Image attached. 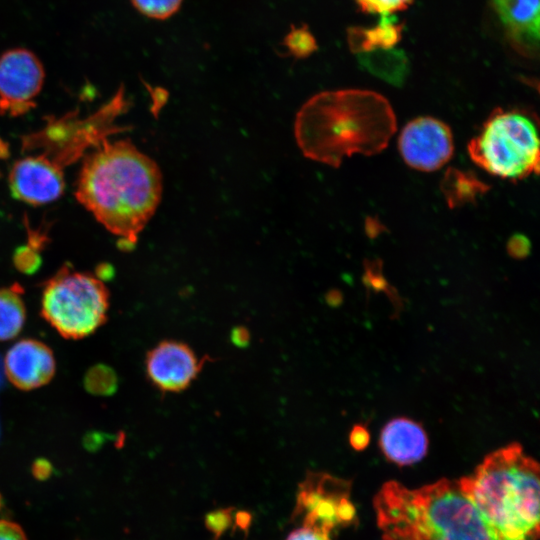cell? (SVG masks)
<instances>
[{"mask_svg": "<svg viewBox=\"0 0 540 540\" xmlns=\"http://www.w3.org/2000/svg\"><path fill=\"white\" fill-rule=\"evenodd\" d=\"M45 72L39 58L24 48L10 49L0 56V112L20 115L32 108Z\"/></svg>", "mask_w": 540, "mask_h": 540, "instance_id": "cell-8", "label": "cell"}, {"mask_svg": "<svg viewBox=\"0 0 540 540\" xmlns=\"http://www.w3.org/2000/svg\"><path fill=\"white\" fill-rule=\"evenodd\" d=\"M25 319L26 310L19 287L0 289V341L16 337Z\"/></svg>", "mask_w": 540, "mask_h": 540, "instance_id": "cell-18", "label": "cell"}, {"mask_svg": "<svg viewBox=\"0 0 540 540\" xmlns=\"http://www.w3.org/2000/svg\"><path fill=\"white\" fill-rule=\"evenodd\" d=\"M373 506L382 540H496L458 480L415 489L389 481Z\"/></svg>", "mask_w": 540, "mask_h": 540, "instance_id": "cell-3", "label": "cell"}, {"mask_svg": "<svg viewBox=\"0 0 540 540\" xmlns=\"http://www.w3.org/2000/svg\"><path fill=\"white\" fill-rule=\"evenodd\" d=\"M511 45L522 55L539 51V0H491Z\"/></svg>", "mask_w": 540, "mask_h": 540, "instance_id": "cell-13", "label": "cell"}, {"mask_svg": "<svg viewBox=\"0 0 540 540\" xmlns=\"http://www.w3.org/2000/svg\"><path fill=\"white\" fill-rule=\"evenodd\" d=\"M9 186L15 199L36 206L58 199L65 183L60 166L41 155L17 161L9 174Z\"/></svg>", "mask_w": 540, "mask_h": 540, "instance_id": "cell-11", "label": "cell"}, {"mask_svg": "<svg viewBox=\"0 0 540 540\" xmlns=\"http://www.w3.org/2000/svg\"><path fill=\"white\" fill-rule=\"evenodd\" d=\"M403 25L392 14H383L373 28L353 27L348 30V43L356 53L389 49L400 41Z\"/></svg>", "mask_w": 540, "mask_h": 540, "instance_id": "cell-15", "label": "cell"}, {"mask_svg": "<svg viewBox=\"0 0 540 540\" xmlns=\"http://www.w3.org/2000/svg\"><path fill=\"white\" fill-rule=\"evenodd\" d=\"M230 340L235 346L244 348L250 342V333L247 328L237 326L232 329L230 333Z\"/></svg>", "mask_w": 540, "mask_h": 540, "instance_id": "cell-30", "label": "cell"}, {"mask_svg": "<svg viewBox=\"0 0 540 540\" xmlns=\"http://www.w3.org/2000/svg\"><path fill=\"white\" fill-rule=\"evenodd\" d=\"M350 444L356 450H362L367 447L370 436L366 428L361 425H356L350 433Z\"/></svg>", "mask_w": 540, "mask_h": 540, "instance_id": "cell-28", "label": "cell"}, {"mask_svg": "<svg viewBox=\"0 0 540 540\" xmlns=\"http://www.w3.org/2000/svg\"><path fill=\"white\" fill-rule=\"evenodd\" d=\"M350 483L323 472H309L299 484L293 520L331 534L356 519Z\"/></svg>", "mask_w": 540, "mask_h": 540, "instance_id": "cell-7", "label": "cell"}, {"mask_svg": "<svg viewBox=\"0 0 540 540\" xmlns=\"http://www.w3.org/2000/svg\"><path fill=\"white\" fill-rule=\"evenodd\" d=\"M379 444L390 461L404 466L414 464L426 455L428 438L418 423L396 418L382 429Z\"/></svg>", "mask_w": 540, "mask_h": 540, "instance_id": "cell-14", "label": "cell"}, {"mask_svg": "<svg viewBox=\"0 0 540 540\" xmlns=\"http://www.w3.org/2000/svg\"><path fill=\"white\" fill-rule=\"evenodd\" d=\"M108 308L106 286L89 273L64 266L44 284L41 315L64 338L93 334L106 322Z\"/></svg>", "mask_w": 540, "mask_h": 540, "instance_id": "cell-6", "label": "cell"}, {"mask_svg": "<svg viewBox=\"0 0 540 540\" xmlns=\"http://www.w3.org/2000/svg\"><path fill=\"white\" fill-rule=\"evenodd\" d=\"M529 249V241L522 235H514L508 242V252L516 258L526 256Z\"/></svg>", "mask_w": 540, "mask_h": 540, "instance_id": "cell-27", "label": "cell"}, {"mask_svg": "<svg viewBox=\"0 0 540 540\" xmlns=\"http://www.w3.org/2000/svg\"><path fill=\"white\" fill-rule=\"evenodd\" d=\"M283 45L297 59L306 58L317 50L316 39L305 24L301 27L292 25L284 37Z\"/></svg>", "mask_w": 540, "mask_h": 540, "instance_id": "cell-20", "label": "cell"}, {"mask_svg": "<svg viewBox=\"0 0 540 540\" xmlns=\"http://www.w3.org/2000/svg\"><path fill=\"white\" fill-rule=\"evenodd\" d=\"M458 482L496 540H537L539 466L518 443L490 453Z\"/></svg>", "mask_w": 540, "mask_h": 540, "instance_id": "cell-4", "label": "cell"}, {"mask_svg": "<svg viewBox=\"0 0 540 540\" xmlns=\"http://www.w3.org/2000/svg\"><path fill=\"white\" fill-rule=\"evenodd\" d=\"M473 162L494 176L523 179L539 171V139L534 121L517 110L493 111L470 140Z\"/></svg>", "mask_w": 540, "mask_h": 540, "instance_id": "cell-5", "label": "cell"}, {"mask_svg": "<svg viewBox=\"0 0 540 540\" xmlns=\"http://www.w3.org/2000/svg\"><path fill=\"white\" fill-rule=\"evenodd\" d=\"M440 186L450 208L472 203L489 190L474 173L456 168L447 169Z\"/></svg>", "mask_w": 540, "mask_h": 540, "instance_id": "cell-16", "label": "cell"}, {"mask_svg": "<svg viewBox=\"0 0 540 540\" xmlns=\"http://www.w3.org/2000/svg\"><path fill=\"white\" fill-rule=\"evenodd\" d=\"M0 540H28V538L18 523L0 519Z\"/></svg>", "mask_w": 540, "mask_h": 540, "instance_id": "cell-25", "label": "cell"}, {"mask_svg": "<svg viewBox=\"0 0 540 540\" xmlns=\"http://www.w3.org/2000/svg\"><path fill=\"white\" fill-rule=\"evenodd\" d=\"M8 380L18 389L39 388L53 378L56 370L52 350L35 339H22L9 348L4 358Z\"/></svg>", "mask_w": 540, "mask_h": 540, "instance_id": "cell-12", "label": "cell"}, {"mask_svg": "<svg viewBox=\"0 0 540 540\" xmlns=\"http://www.w3.org/2000/svg\"><path fill=\"white\" fill-rule=\"evenodd\" d=\"M161 194L157 164L128 139H103L86 156L75 191L99 223L130 244L153 216Z\"/></svg>", "mask_w": 540, "mask_h": 540, "instance_id": "cell-1", "label": "cell"}, {"mask_svg": "<svg viewBox=\"0 0 540 540\" xmlns=\"http://www.w3.org/2000/svg\"><path fill=\"white\" fill-rule=\"evenodd\" d=\"M31 471L34 478L40 481H44L51 476L53 467L48 460L44 458H39L33 462Z\"/></svg>", "mask_w": 540, "mask_h": 540, "instance_id": "cell-29", "label": "cell"}, {"mask_svg": "<svg viewBox=\"0 0 540 540\" xmlns=\"http://www.w3.org/2000/svg\"><path fill=\"white\" fill-rule=\"evenodd\" d=\"M359 8L365 13L393 14L410 6L413 0H355Z\"/></svg>", "mask_w": 540, "mask_h": 540, "instance_id": "cell-22", "label": "cell"}, {"mask_svg": "<svg viewBox=\"0 0 540 540\" xmlns=\"http://www.w3.org/2000/svg\"><path fill=\"white\" fill-rule=\"evenodd\" d=\"M14 263L19 271L32 274L39 268L41 260L34 248L22 247L15 253Z\"/></svg>", "mask_w": 540, "mask_h": 540, "instance_id": "cell-23", "label": "cell"}, {"mask_svg": "<svg viewBox=\"0 0 540 540\" xmlns=\"http://www.w3.org/2000/svg\"><path fill=\"white\" fill-rule=\"evenodd\" d=\"M229 519L228 509L214 511L206 517V525L214 534L220 535L226 529Z\"/></svg>", "mask_w": 540, "mask_h": 540, "instance_id": "cell-26", "label": "cell"}, {"mask_svg": "<svg viewBox=\"0 0 540 540\" xmlns=\"http://www.w3.org/2000/svg\"><path fill=\"white\" fill-rule=\"evenodd\" d=\"M118 387L116 372L105 364H96L89 368L84 376V388L96 396H110Z\"/></svg>", "mask_w": 540, "mask_h": 540, "instance_id": "cell-19", "label": "cell"}, {"mask_svg": "<svg viewBox=\"0 0 540 540\" xmlns=\"http://www.w3.org/2000/svg\"><path fill=\"white\" fill-rule=\"evenodd\" d=\"M360 63L371 73L397 86H401L408 73V60L404 52L393 48L358 53Z\"/></svg>", "mask_w": 540, "mask_h": 540, "instance_id": "cell-17", "label": "cell"}, {"mask_svg": "<svg viewBox=\"0 0 540 540\" xmlns=\"http://www.w3.org/2000/svg\"><path fill=\"white\" fill-rule=\"evenodd\" d=\"M205 361L186 344L166 340L147 353V376L163 392H180L193 382Z\"/></svg>", "mask_w": 540, "mask_h": 540, "instance_id": "cell-10", "label": "cell"}, {"mask_svg": "<svg viewBox=\"0 0 540 540\" xmlns=\"http://www.w3.org/2000/svg\"><path fill=\"white\" fill-rule=\"evenodd\" d=\"M398 147L405 163L420 171L441 168L453 155L454 142L450 127L433 117H418L402 129Z\"/></svg>", "mask_w": 540, "mask_h": 540, "instance_id": "cell-9", "label": "cell"}, {"mask_svg": "<svg viewBox=\"0 0 540 540\" xmlns=\"http://www.w3.org/2000/svg\"><path fill=\"white\" fill-rule=\"evenodd\" d=\"M395 130L396 117L388 100L361 89L314 95L301 107L294 125L302 153L333 167L353 154L381 152Z\"/></svg>", "mask_w": 540, "mask_h": 540, "instance_id": "cell-2", "label": "cell"}, {"mask_svg": "<svg viewBox=\"0 0 540 540\" xmlns=\"http://www.w3.org/2000/svg\"><path fill=\"white\" fill-rule=\"evenodd\" d=\"M3 506H4V500H3L2 495L0 494V511L2 510Z\"/></svg>", "mask_w": 540, "mask_h": 540, "instance_id": "cell-31", "label": "cell"}, {"mask_svg": "<svg viewBox=\"0 0 540 540\" xmlns=\"http://www.w3.org/2000/svg\"><path fill=\"white\" fill-rule=\"evenodd\" d=\"M286 540H332L329 533L316 528L300 525L289 533Z\"/></svg>", "mask_w": 540, "mask_h": 540, "instance_id": "cell-24", "label": "cell"}, {"mask_svg": "<svg viewBox=\"0 0 540 540\" xmlns=\"http://www.w3.org/2000/svg\"><path fill=\"white\" fill-rule=\"evenodd\" d=\"M131 2L141 14L163 20L179 9L182 0H131Z\"/></svg>", "mask_w": 540, "mask_h": 540, "instance_id": "cell-21", "label": "cell"}]
</instances>
